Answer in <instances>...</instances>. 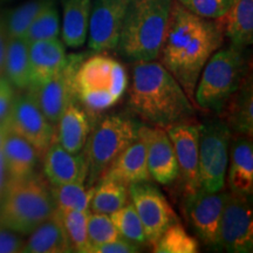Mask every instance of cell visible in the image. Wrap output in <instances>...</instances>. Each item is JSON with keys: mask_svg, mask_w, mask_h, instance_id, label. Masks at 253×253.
I'll return each instance as SVG.
<instances>
[{"mask_svg": "<svg viewBox=\"0 0 253 253\" xmlns=\"http://www.w3.org/2000/svg\"><path fill=\"white\" fill-rule=\"evenodd\" d=\"M218 19L192 13L173 0L160 61L179 82L190 100L205 63L223 45Z\"/></svg>", "mask_w": 253, "mask_h": 253, "instance_id": "6da1fadb", "label": "cell"}, {"mask_svg": "<svg viewBox=\"0 0 253 253\" xmlns=\"http://www.w3.org/2000/svg\"><path fill=\"white\" fill-rule=\"evenodd\" d=\"M129 107L142 120L166 129L192 121L195 107L179 82L161 62L138 61L132 67Z\"/></svg>", "mask_w": 253, "mask_h": 253, "instance_id": "7a4b0ae2", "label": "cell"}, {"mask_svg": "<svg viewBox=\"0 0 253 253\" xmlns=\"http://www.w3.org/2000/svg\"><path fill=\"white\" fill-rule=\"evenodd\" d=\"M173 0H131L116 49L131 62L158 59Z\"/></svg>", "mask_w": 253, "mask_h": 253, "instance_id": "3957f363", "label": "cell"}, {"mask_svg": "<svg viewBox=\"0 0 253 253\" xmlns=\"http://www.w3.org/2000/svg\"><path fill=\"white\" fill-rule=\"evenodd\" d=\"M55 210L52 191L40 177L8 179L0 202V224L21 235H30Z\"/></svg>", "mask_w": 253, "mask_h": 253, "instance_id": "277c9868", "label": "cell"}, {"mask_svg": "<svg viewBox=\"0 0 253 253\" xmlns=\"http://www.w3.org/2000/svg\"><path fill=\"white\" fill-rule=\"evenodd\" d=\"M250 75L244 48L231 45L217 50L199 75L194 91L196 103L199 108L219 114Z\"/></svg>", "mask_w": 253, "mask_h": 253, "instance_id": "5b68a950", "label": "cell"}, {"mask_svg": "<svg viewBox=\"0 0 253 253\" xmlns=\"http://www.w3.org/2000/svg\"><path fill=\"white\" fill-rule=\"evenodd\" d=\"M75 99L93 112H102L115 106L128 87V74L118 60L96 54L82 60L75 71Z\"/></svg>", "mask_w": 253, "mask_h": 253, "instance_id": "8992f818", "label": "cell"}, {"mask_svg": "<svg viewBox=\"0 0 253 253\" xmlns=\"http://www.w3.org/2000/svg\"><path fill=\"white\" fill-rule=\"evenodd\" d=\"M140 126L141 123L126 114H110L89 132L84 154L90 185L99 182L113 161L138 137Z\"/></svg>", "mask_w": 253, "mask_h": 253, "instance_id": "52a82bcc", "label": "cell"}, {"mask_svg": "<svg viewBox=\"0 0 253 253\" xmlns=\"http://www.w3.org/2000/svg\"><path fill=\"white\" fill-rule=\"evenodd\" d=\"M231 130L221 119L199 126V184L209 191H220L229 164Z\"/></svg>", "mask_w": 253, "mask_h": 253, "instance_id": "ba28073f", "label": "cell"}, {"mask_svg": "<svg viewBox=\"0 0 253 253\" xmlns=\"http://www.w3.org/2000/svg\"><path fill=\"white\" fill-rule=\"evenodd\" d=\"M218 248L232 253H249L253 249L251 196L227 192L221 212Z\"/></svg>", "mask_w": 253, "mask_h": 253, "instance_id": "9c48e42d", "label": "cell"}, {"mask_svg": "<svg viewBox=\"0 0 253 253\" xmlns=\"http://www.w3.org/2000/svg\"><path fill=\"white\" fill-rule=\"evenodd\" d=\"M9 131L26 140L39 156H43L55 140V128L41 112L30 94L14 96L6 116Z\"/></svg>", "mask_w": 253, "mask_h": 253, "instance_id": "30bf717a", "label": "cell"}, {"mask_svg": "<svg viewBox=\"0 0 253 253\" xmlns=\"http://www.w3.org/2000/svg\"><path fill=\"white\" fill-rule=\"evenodd\" d=\"M82 60L84 55L71 54L61 71L45 81L32 84L27 87V93L33 97L38 107L52 125L58 123L60 116L75 99L73 79Z\"/></svg>", "mask_w": 253, "mask_h": 253, "instance_id": "8fae6325", "label": "cell"}, {"mask_svg": "<svg viewBox=\"0 0 253 253\" xmlns=\"http://www.w3.org/2000/svg\"><path fill=\"white\" fill-rule=\"evenodd\" d=\"M128 188L132 205L143 225L147 243L154 246L168 226L179 221L178 217L161 190L150 182L135 183Z\"/></svg>", "mask_w": 253, "mask_h": 253, "instance_id": "7c38bea8", "label": "cell"}, {"mask_svg": "<svg viewBox=\"0 0 253 253\" xmlns=\"http://www.w3.org/2000/svg\"><path fill=\"white\" fill-rule=\"evenodd\" d=\"M131 0H91L88 47L102 53L116 49L123 20Z\"/></svg>", "mask_w": 253, "mask_h": 253, "instance_id": "4fadbf2b", "label": "cell"}, {"mask_svg": "<svg viewBox=\"0 0 253 253\" xmlns=\"http://www.w3.org/2000/svg\"><path fill=\"white\" fill-rule=\"evenodd\" d=\"M227 192L199 188L189 194L185 202L186 216L199 238L209 246L218 248V231Z\"/></svg>", "mask_w": 253, "mask_h": 253, "instance_id": "5bb4252c", "label": "cell"}, {"mask_svg": "<svg viewBox=\"0 0 253 253\" xmlns=\"http://www.w3.org/2000/svg\"><path fill=\"white\" fill-rule=\"evenodd\" d=\"M175 150L179 176L186 195L201 188L199 184V125L192 121L166 128Z\"/></svg>", "mask_w": 253, "mask_h": 253, "instance_id": "9a60e30c", "label": "cell"}, {"mask_svg": "<svg viewBox=\"0 0 253 253\" xmlns=\"http://www.w3.org/2000/svg\"><path fill=\"white\" fill-rule=\"evenodd\" d=\"M138 135L147 150L148 169L151 179L162 185H170L179 177L175 150L166 129L141 125Z\"/></svg>", "mask_w": 253, "mask_h": 253, "instance_id": "2e32d148", "label": "cell"}, {"mask_svg": "<svg viewBox=\"0 0 253 253\" xmlns=\"http://www.w3.org/2000/svg\"><path fill=\"white\" fill-rule=\"evenodd\" d=\"M43 171L53 186L63 184H84L88 164L84 154H72L55 140L43 154Z\"/></svg>", "mask_w": 253, "mask_h": 253, "instance_id": "e0dca14e", "label": "cell"}, {"mask_svg": "<svg viewBox=\"0 0 253 253\" xmlns=\"http://www.w3.org/2000/svg\"><path fill=\"white\" fill-rule=\"evenodd\" d=\"M102 178L114 179L126 186L151 181L148 169L147 150L140 135L113 161Z\"/></svg>", "mask_w": 253, "mask_h": 253, "instance_id": "ac0fdd59", "label": "cell"}, {"mask_svg": "<svg viewBox=\"0 0 253 253\" xmlns=\"http://www.w3.org/2000/svg\"><path fill=\"white\" fill-rule=\"evenodd\" d=\"M31 84L49 79L65 67L69 55L66 46L59 38L38 40L28 43Z\"/></svg>", "mask_w": 253, "mask_h": 253, "instance_id": "d6986e66", "label": "cell"}, {"mask_svg": "<svg viewBox=\"0 0 253 253\" xmlns=\"http://www.w3.org/2000/svg\"><path fill=\"white\" fill-rule=\"evenodd\" d=\"M56 125L55 141L68 153H81L90 132V123L86 112L73 101L60 116Z\"/></svg>", "mask_w": 253, "mask_h": 253, "instance_id": "ffe728a7", "label": "cell"}, {"mask_svg": "<svg viewBox=\"0 0 253 253\" xmlns=\"http://www.w3.org/2000/svg\"><path fill=\"white\" fill-rule=\"evenodd\" d=\"M219 115L231 131L252 138L253 87L251 75L236 93L231 95Z\"/></svg>", "mask_w": 253, "mask_h": 253, "instance_id": "44dd1931", "label": "cell"}, {"mask_svg": "<svg viewBox=\"0 0 253 253\" xmlns=\"http://www.w3.org/2000/svg\"><path fill=\"white\" fill-rule=\"evenodd\" d=\"M230 191L252 196L253 145L251 137L236 138L231 149V163L227 176Z\"/></svg>", "mask_w": 253, "mask_h": 253, "instance_id": "7402d4cb", "label": "cell"}, {"mask_svg": "<svg viewBox=\"0 0 253 253\" xmlns=\"http://www.w3.org/2000/svg\"><path fill=\"white\" fill-rule=\"evenodd\" d=\"M91 0H62V42L79 48L87 41Z\"/></svg>", "mask_w": 253, "mask_h": 253, "instance_id": "603a6c76", "label": "cell"}, {"mask_svg": "<svg viewBox=\"0 0 253 253\" xmlns=\"http://www.w3.org/2000/svg\"><path fill=\"white\" fill-rule=\"evenodd\" d=\"M218 20L232 46L245 49L253 42V0H233Z\"/></svg>", "mask_w": 253, "mask_h": 253, "instance_id": "cb8c5ba5", "label": "cell"}, {"mask_svg": "<svg viewBox=\"0 0 253 253\" xmlns=\"http://www.w3.org/2000/svg\"><path fill=\"white\" fill-rule=\"evenodd\" d=\"M24 243V253H68L73 252L66 231L55 212L30 233Z\"/></svg>", "mask_w": 253, "mask_h": 253, "instance_id": "d4e9b609", "label": "cell"}, {"mask_svg": "<svg viewBox=\"0 0 253 253\" xmlns=\"http://www.w3.org/2000/svg\"><path fill=\"white\" fill-rule=\"evenodd\" d=\"M1 151L9 179H20L33 175L39 154L26 140L8 131Z\"/></svg>", "mask_w": 253, "mask_h": 253, "instance_id": "484cf974", "label": "cell"}, {"mask_svg": "<svg viewBox=\"0 0 253 253\" xmlns=\"http://www.w3.org/2000/svg\"><path fill=\"white\" fill-rule=\"evenodd\" d=\"M4 75L14 87L27 88L31 84L28 42L25 38H8Z\"/></svg>", "mask_w": 253, "mask_h": 253, "instance_id": "4316f807", "label": "cell"}, {"mask_svg": "<svg viewBox=\"0 0 253 253\" xmlns=\"http://www.w3.org/2000/svg\"><path fill=\"white\" fill-rule=\"evenodd\" d=\"M128 186L110 178H101L94 186L89 210L91 212L112 214L128 202Z\"/></svg>", "mask_w": 253, "mask_h": 253, "instance_id": "83f0119b", "label": "cell"}, {"mask_svg": "<svg viewBox=\"0 0 253 253\" xmlns=\"http://www.w3.org/2000/svg\"><path fill=\"white\" fill-rule=\"evenodd\" d=\"M93 189L94 186H90V189H86L84 184H63L53 186L50 191H52L53 201L55 204V210L60 212L72 210L89 211Z\"/></svg>", "mask_w": 253, "mask_h": 253, "instance_id": "f1b7e54d", "label": "cell"}, {"mask_svg": "<svg viewBox=\"0 0 253 253\" xmlns=\"http://www.w3.org/2000/svg\"><path fill=\"white\" fill-rule=\"evenodd\" d=\"M60 31H61V25H60L59 11L54 0H49L36 19L32 21L24 38L28 43L38 40L54 39L59 38Z\"/></svg>", "mask_w": 253, "mask_h": 253, "instance_id": "f546056e", "label": "cell"}, {"mask_svg": "<svg viewBox=\"0 0 253 253\" xmlns=\"http://www.w3.org/2000/svg\"><path fill=\"white\" fill-rule=\"evenodd\" d=\"M61 220L63 229L71 244L73 252L89 253V243L87 237V218L89 211L72 210L60 212L54 210Z\"/></svg>", "mask_w": 253, "mask_h": 253, "instance_id": "4dcf8cb0", "label": "cell"}, {"mask_svg": "<svg viewBox=\"0 0 253 253\" xmlns=\"http://www.w3.org/2000/svg\"><path fill=\"white\" fill-rule=\"evenodd\" d=\"M153 248L156 253H197L199 251L198 242L186 232L179 221L168 226Z\"/></svg>", "mask_w": 253, "mask_h": 253, "instance_id": "1f68e13d", "label": "cell"}, {"mask_svg": "<svg viewBox=\"0 0 253 253\" xmlns=\"http://www.w3.org/2000/svg\"><path fill=\"white\" fill-rule=\"evenodd\" d=\"M49 0H28L25 4L9 11L4 18L6 33L8 38H24L39 12Z\"/></svg>", "mask_w": 253, "mask_h": 253, "instance_id": "d6a6232c", "label": "cell"}, {"mask_svg": "<svg viewBox=\"0 0 253 253\" xmlns=\"http://www.w3.org/2000/svg\"><path fill=\"white\" fill-rule=\"evenodd\" d=\"M114 225L118 229L120 236L130 240L135 244L143 245L147 243L143 225L140 217L136 212L134 205L126 203L125 207L119 209L118 211L109 214Z\"/></svg>", "mask_w": 253, "mask_h": 253, "instance_id": "836d02e7", "label": "cell"}, {"mask_svg": "<svg viewBox=\"0 0 253 253\" xmlns=\"http://www.w3.org/2000/svg\"><path fill=\"white\" fill-rule=\"evenodd\" d=\"M87 237L90 250L106 243L120 238V233L109 214L91 212L89 211L87 218Z\"/></svg>", "mask_w": 253, "mask_h": 253, "instance_id": "e575fe53", "label": "cell"}, {"mask_svg": "<svg viewBox=\"0 0 253 253\" xmlns=\"http://www.w3.org/2000/svg\"><path fill=\"white\" fill-rule=\"evenodd\" d=\"M188 11L208 19H219L229 11L233 0H176Z\"/></svg>", "mask_w": 253, "mask_h": 253, "instance_id": "d590c367", "label": "cell"}, {"mask_svg": "<svg viewBox=\"0 0 253 253\" xmlns=\"http://www.w3.org/2000/svg\"><path fill=\"white\" fill-rule=\"evenodd\" d=\"M140 252V245L135 244L130 240L120 237L113 242L95 246L90 250V253H135Z\"/></svg>", "mask_w": 253, "mask_h": 253, "instance_id": "8d00e7d4", "label": "cell"}, {"mask_svg": "<svg viewBox=\"0 0 253 253\" xmlns=\"http://www.w3.org/2000/svg\"><path fill=\"white\" fill-rule=\"evenodd\" d=\"M24 240L17 232L7 229L0 224V253H17L21 252Z\"/></svg>", "mask_w": 253, "mask_h": 253, "instance_id": "74e56055", "label": "cell"}, {"mask_svg": "<svg viewBox=\"0 0 253 253\" xmlns=\"http://www.w3.org/2000/svg\"><path fill=\"white\" fill-rule=\"evenodd\" d=\"M14 100V90L12 84L5 75L0 77V120L5 119L11 109Z\"/></svg>", "mask_w": 253, "mask_h": 253, "instance_id": "f35d334b", "label": "cell"}, {"mask_svg": "<svg viewBox=\"0 0 253 253\" xmlns=\"http://www.w3.org/2000/svg\"><path fill=\"white\" fill-rule=\"evenodd\" d=\"M8 37L6 33V27L4 23V18H0V77L4 75V63L6 48H7Z\"/></svg>", "mask_w": 253, "mask_h": 253, "instance_id": "ab89813d", "label": "cell"}, {"mask_svg": "<svg viewBox=\"0 0 253 253\" xmlns=\"http://www.w3.org/2000/svg\"><path fill=\"white\" fill-rule=\"evenodd\" d=\"M8 173L7 169H6V164L4 161V156H2V151L0 149V196L2 197L6 185L8 183Z\"/></svg>", "mask_w": 253, "mask_h": 253, "instance_id": "60d3db41", "label": "cell"}, {"mask_svg": "<svg viewBox=\"0 0 253 253\" xmlns=\"http://www.w3.org/2000/svg\"><path fill=\"white\" fill-rule=\"evenodd\" d=\"M9 129H8V125L7 121H6V118L0 120V149H1L2 143H4V140L6 137V135L8 134Z\"/></svg>", "mask_w": 253, "mask_h": 253, "instance_id": "b9f144b4", "label": "cell"}, {"mask_svg": "<svg viewBox=\"0 0 253 253\" xmlns=\"http://www.w3.org/2000/svg\"><path fill=\"white\" fill-rule=\"evenodd\" d=\"M8 1H13V0H0V2H8Z\"/></svg>", "mask_w": 253, "mask_h": 253, "instance_id": "7bdbcfd3", "label": "cell"}, {"mask_svg": "<svg viewBox=\"0 0 253 253\" xmlns=\"http://www.w3.org/2000/svg\"><path fill=\"white\" fill-rule=\"evenodd\" d=\"M0 202H1V196H0Z\"/></svg>", "mask_w": 253, "mask_h": 253, "instance_id": "ee69618b", "label": "cell"}]
</instances>
